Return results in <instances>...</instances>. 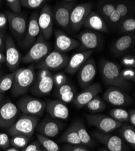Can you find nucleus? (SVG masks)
Here are the masks:
<instances>
[{
    "label": "nucleus",
    "mask_w": 135,
    "mask_h": 151,
    "mask_svg": "<svg viewBox=\"0 0 135 151\" xmlns=\"http://www.w3.org/2000/svg\"><path fill=\"white\" fill-rule=\"evenodd\" d=\"M35 67L31 64L27 67L21 68L15 71L11 94L15 97L21 96L27 93L36 80Z\"/></svg>",
    "instance_id": "obj_1"
},
{
    "label": "nucleus",
    "mask_w": 135,
    "mask_h": 151,
    "mask_svg": "<svg viewBox=\"0 0 135 151\" xmlns=\"http://www.w3.org/2000/svg\"><path fill=\"white\" fill-rule=\"evenodd\" d=\"M100 70L103 79L107 85L120 89H127L130 86V83L122 77L121 70L115 63L104 60L100 65Z\"/></svg>",
    "instance_id": "obj_2"
},
{
    "label": "nucleus",
    "mask_w": 135,
    "mask_h": 151,
    "mask_svg": "<svg viewBox=\"0 0 135 151\" xmlns=\"http://www.w3.org/2000/svg\"><path fill=\"white\" fill-rule=\"evenodd\" d=\"M39 121V117L23 114L7 130V132L11 137L22 135L30 138L33 136Z\"/></svg>",
    "instance_id": "obj_3"
},
{
    "label": "nucleus",
    "mask_w": 135,
    "mask_h": 151,
    "mask_svg": "<svg viewBox=\"0 0 135 151\" xmlns=\"http://www.w3.org/2000/svg\"><path fill=\"white\" fill-rule=\"evenodd\" d=\"M51 45L44 38L41 33L39 35L33 45L21 59L23 63L30 64L32 62H41L51 53Z\"/></svg>",
    "instance_id": "obj_4"
},
{
    "label": "nucleus",
    "mask_w": 135,
    "mask_h": 151,
    "mask_svg": "<svg viewBox=\"0 0 135 151\" xmlns=\"http://www.w3.org/2000/svg\"><path fill=\"white\" fill-rule=\"evenodd\" d=\"M47 104L44 100L30 96L21 97L17 103L18 109L23 114L42 117L46 109Z\"/></svg>",
    "instance_id": "obj_5"
},
{
    "label": "nucleus",
    "mask_w": 135,
    "mask_h": 151,
    "mask_svg": "<svg viewBox=\"0 0 135 151\" xmlns=\"http://www.w3.org/2000/svg\"><path fill=\"white\" fill-rule=\"evenodd\" d=\"M93 4L86 2L75 4L70 14V27L74 32H78L83 27L84 24L92 10Z\"/></svg>",
    "instance_id": "obj_6"
},
{
    "label": "nucleus",
    "mask_w": 135,
    "mask_h": 151,
    "mask_svg": "<svg viewBox=\"0 0 135 151\" xmlns=\"http://www.w3.org/2000/svg\"><path fill=\"white\" fill-rule=\"evenodd\" d=\"M69 57L66 53L58 52L56 50L51 52L41 62L38 63L36 67L38 70L57 71L66 68Z\"/></svg>",
    "instance_id": "obj_7"
},
{
    "label": "nucleus",
    "mask_w": 135,
    "mask_h": 151,
    "mask_svg": "<svg viewBox=\"0 0 135 151\" xmlns=\"http://www.w3.org/2000/svg\"><path fill=\"white\" fill-rule=\"evenodd\" d=\"M88 123L100 130L103 133L110 134L113 131L119 128L122 123L116 121L111 117L103 114H85Z\"/></svg>",
    "instance_id": "obj_8"
},
{
    "label": "nucleus",
    "mask_w": 135,
    "mask_h": 151,
    "mask_svg": "<svg viewBox=\"0 0 135 151\" xmlns=\"http://www.w3.org/2000/svg\"><path fill=\"white\" fill-rule=\"evenodd\" d=\"M75 4V1H64L58 4L52 10L53 20L58 26L65 30H68L70 27V14Z\"/></svg>",
    "instance_id": "obj_9"
},
{
    "label": "nucleus",
    "mask_w": 135,
    "mask_h": 151,
    "mask_svg": "<svg viewBox=\"0 0 135 151\" xmlns=\"http://www.w3.org/2000/svg\"><path fill=\"white\" fill-rule=\"evenodd\" d=\"M8 19L9 29L15 38L22 41L26 35L27 24L26 19L23 15L15 14L10 11H6L5 13Z\"/></svg>",
    "instance_id": "obj_10"
},
{
    "label": "nucleus",
    "mask_w": 135,
    "mask_h": 151,
    "mask_svg": "<svg viewBox=\"0 0 135 151\" xmlns=\"http://www.w3.org/2000/svg\"><path fill=\"white\" fill-rule=\"evenodd\" d=\"M6 63L11 73L15 71L21 61V55L18 49L15 42L10 35H7L6 37Z\"/></svg>",
    "instance_id": "obj_11"
},
{
    "label": "nucleus",
    "mask_w": 135,
    "mask_h": 151,
    "mask_svg": "<svg viewBox=\"0 0 135 151\" xmlns=\"http://www.w3.org/2000/svg\"><path fill=\"white\" fill-rule=\"evenodd\" d=\"M38 22L41 33L47 41L52 35L53 24L52 9L48 4H45L43 6L38 15Z\"/></svg>",
    "instance_id": "obj_12"
},
{
    "label": "nucleus",
    "mask_w": 135,
    "mask_h": 151,
    "mask_svg": "<svg viewBox=\"0 0 135 151\" xmlns=\"http://www.w3.org/2000/svg\"><path fill=\"white\" fill-rule=\"evenodd\" d=\"M19 114L18 106L12 102H7L0 106V128L8 129L17 121Z\"/></svg>",
    "instance_id": "obj_13"
},
{
    "label": "nucleus",
    "mask_w": 135,
    "mask_h": 151,
    "mask_svg": "<svg viewBox=\"0 0 135 151\" xmlns=\"http://www.w3.org/2000/svg\"><path fill=\"white\" fill-rule=\"evenodd\" d=\"M39 13L35 12L30 16L27 24V30L23 40L21 41V45L24 49L31 47L35 42L38 36L41 33L38 22Z\"/></svg>",
    "instance_id": "obj_14"
},
{
    "label": "nucleus",
    "mask_w": 135,
    "mask_h": 151,
    "mask_svg": "<svg viewBox=\"0 0 135 151\" xmlns=\"http://www.w3.org/2000/svg\"><path fill=\"white\" fill-rule=\"evenodd\" d=\"M92 136L110 151H125L126 150L124 140L118 136L101 132H93Z\"/></svg>",
    "instance_id": "obj_15"
},
{
    "label": "nucleus",
    "mask_w": 135,
    "mask_h": 151,
    "mask_svg": "<svg viewBox=\"0 0 135 151\" xmlns=\"http://www.w3.org/2000/svg\"><path fill=\"white\" fill-rule=\"evenodd\" d=\"M96 72L97 68L95 59L90 58L79 69L78 72V82L82 88L84 89L92 84Z\"/></svg>",
    "instance_id": "obj_16"
},
{
    "label": "nucleus",
    "mask_w": 135,
    "mask_h": 151,
    "mask_svg": "<svg viewBox=\"0 0 135 151\" xmlns=\"http://www.w3.org/2000/svg\"><path fill=\"white\" fill-rule=\"evenodd\" d=\"M55 48L56 51L58 52L65 53L80 45L78 40L68 36L65 32L61 30H55Z\"/></svg>",
    "instance_id": "obj_17"
},
{
    "label": "nucleus",
    "mask_w": 135,
    "mask_h": 151,
    "mask_svg": "<svg viewBox=\"0 0 135 151\" xmlns=\"http://www.w3.org/2000/svg\"><path fill=\"white\" fill-rule=\"evenodd\" d=\"M103 99L105 102L116 106H124L129 105L131 98L119 88L111 86L104 93Z\"/></svg>",
    "instance_id": "obj_18"
},
{
    "label": "nucleus",
    "mask_w": 135,
    "mask_h": 151,
    "mask_svg": "<svg viewBox=\"0 0 135 151\" xmlns=\"http://www.w3.org/2000/svg\"><path fill=\"white\" fill-rule=\"evenodd\" d=\"M102 90L100 83H93L84 89L82 91L75 96L73 102L78 108H81L86 105L90 100L97 96Z\"/></svg>",
    "instance_id": "obj_19"
},
{
    "label": "nucleus",
    "mask_w": 135,
    "mask_h": 151,
    "mask_svg": "<svg viewBox=\"0 0 135 151\" xmlns=\"http://www.w3.org/2000/svg\"><path fill=\"white\" fill-rule=\"evenodd\" d=\"M61 128V124L58 120L47 117L40 123H38L36 129L38 134L51 138L57 136Z\"/></svg>",
    "instance_id": "obj_20"
},
{
    "label": "nucleus",
    "mask_w": 135,
    "mask_h": 151,
    "mask_svg": "<svg viewBox=\"0 0 135 151\" xmlns=\"http://www.w3.org/2000/svg\"><path fill=\"white\" fill-rule=\"evenodd\" d=\"M46 110L51 117L56 120H67L70 115L69 108L59 99L49 100L47 104Z\"/></svg>",
    "instance_id": "obj_21"
},
{
    "label": "nucleus",
    "mask_w": 135,
    "mask_h": 151,
    "mask_svg": "<svg viewBox=\"0 0 135 151\" xmlns=\"http://www.w3.org/2000/svg\"><path fill=\"white\" fill-rule=\"evenodd\" d=\"M36 82L31 88V93L37 96H44L50 94L53 89V75L51 73L43 78H36Z\"/></svg>",
    "instance_id": "obj_22"
},
{
    "label": "nucleus",
    "mask_w": 135,
    "mask_h": 151,
    "mask_svg": "<svg viewBox=\"0 0 135 151\" xmlns=\"http://www.w3.org/2000/svg\"><path fill=\"white\" fill-rule=\"evenodd\" d=\"M92 53V50H85L73 55L65 68L66 72L71 75L75 74L90 58Z\"/></svg>",
    "instance_id": "obj_23"
},
{
    "label": "nucleus",
    "mask_w": 135,
    "mask_h": 151,
    "mask_svg": "<svg viewBox=\"0 0 135 151\" xmlns=\"http://www.w3.org/2000/svg\"><path fill=\"white\" fill-rule=\"evenodd\" d=\"M80 49L85 50H92L96 48L100 45V36L95 32L89 30L81 31L78 35Z\"/></svg>",
    "instance_id": "obj_24"
},
{
    "label": "nucleus",
    "mask_w": 135,
    "mask_h": 151,
    "mask_svg": "<svg viewBox=\"0 0 135 151\" xmlns=\"http://www.w3.org/2000/svg\"><path fill=\"white\" fill-rule=\"evenodd\" d=\"M84 27L101 32H108V27L104 19L97 12L92 10L85 20Z\"/></svg>",
    "instance_id": "obj_25"
},
{
    "label": "nucleus",
    "mask_w": 135,
    "mask_h": 151,
    "mask_svg": "<svg viewBox=\"0 0 135 151\" xmlns=\"http://www.w3.org/2000/svg\"><path fill=\"white\" fill-rule=\"evenodd\" d=\"M134 39V33L122 36L114 43L112 48L113 52L116 55L123 54L132 46Z\"/></svg>",
    "instance_id": "obj_26"
},
{
    "label": "nucleus",
    "mask_w": 135,
    "mask_h": 151,
    "mask_svg": "<svg viewBox=\"0 0 135 151\" xmlns=\"http://www.w3.org/2000/svg\"><path fill=\"white\" fill-rule=\"evenodd\" d=\"M56 94L59 100L65 104L73 102L76 96L75 88L68 82L57 88Z\"/></svg>",
    "instance_id": "obj_27"
},
{
    "label": "nucleus",
    "mask_w": 135,
    "mask_h": 151,
    "mask_svg": "<svg viewBox=\"0 0 135 151\" xmlns=\"http://www.w3.org/2000/svg\"><path fill=\"white\" fill-rule=\"evenodd\" d=\"M73 123L75 124L81 145L85 146H92L94 145V140L87 131L85 125L81 122H77Z\"/></svg>",
    "instance_id": "obj_28"
},
{
    "label": "nucleus",
    "mask_w": 135,
    "mask_h": 151,
    "mask_svg": "<svg viewBox=\"0 0 135 151\" xmlns=\"http://www.w3.org/2000/svg\"><path fill=\"white\" fill-rule=\"evenodd\" d=\"M97 14H99L105 21H107L109 17L116 9L115 1H101L97 4Z\"/></svg>",
    "instance_id": "obj_29"
},
{
    "label": "nucleus",
    "mask_w": 135,
    "mask_h": 151,
    "mask_svg": "<svg viewBox=\"0 0 135 151\" xmlns=\"http://www.w3.org/2000/svg\"><path fill=\"white\" fill-rule=\"evenodd\" d=\"M61 140L69 145H81L74 123H73L64 132L63 135L61 137Z\"/></svg>",
    "instance_id": "obj_30"
},
{
    "label": "nucleus",
    "mask_w": 135,
    "mask_h": 151,
    "mask_svg": "<svg viewBox=\"0 0 135 151\" xmlns=\"http://www.w3.org/2000/svg\"><path fill=\"white\" fill-rule=\"evenodd\" d=\"M119 133L122 138L133 148L135 147V129L131 124H124L120 127Z\"/></svg>",
    "instance_id": "obj_31"
},
{
    "label": "nucleus",
    "mask_w": 135,
    "mask_h": 151,
    "mask_svg": "<svg viewBox=\"0 0 135 151\" xmlns=\"http://www.w3.org/2000/svg\"><path fill=\"white\" fill-rule=\"evenodd\" d=\"M85 106L93 114H96L105 110L107 108V105L103 99L96 96Z\"/></svg>",
    "instance_id": "obj_32"
},
{
    "label": "nucleus",
    "mask_w": 135,
    "mask_h": 151,
    "mask_svg": "<svg viewBox=\"0 0 135 151\" xmlns=\"http://www.w3.org/2000/svg\"><path fill=\"white\" fill-rule=\"evenodd\" d=\"M36 137L45 151H62L58 145L51 138L43 136L39 134H36Z\"/></svg>",
    "instance_id": "obj_33"
},
{
    "label": "nucleus",
    "mask_w": 135,
    "mask_h": 151,
    "mask_svg": "<svg viewBox=\"0 0 135 151\" xmlns=\"http://www.w3.org/2000/svg\"><path fill=\"white\" fill-rule=\"evenodd\" d=\"M15 74V71H14L3 76L0 79V94H3L11 90L13 85Z\"/></svg>",
    "instance_id": "obj_34"
},
{
    "label": "nucleus",
    "mask_w": 135,
    "mask_h": 151,
    "mask_svg": "<svg viewBox=\"0 0 135 151\" xmlns=\"http://www.w3.org/2000/svg\"><path fill=\"white\" fill-rule=\"evenodd\" d=\"M110 117L120 123L129 122V112L121 108H115L109 111Z\"/></svg>",
    "instance_id": "obj_35"
},
{
    "label": "nucleus",
    "mask_w": 135,
    "mask_h": 151,
    "mask_svg": "<svg viewBox=\"0 0 135 151\" xmlns=\"http://www.w3.org/2000/svg\"><path fill=\"white\" fill-rule=\"evenodd\" d=\"M30 138L22 135H18L12 137V138L10 139V145L12 147L22 149L30 143Z\"/></svg>",
    "instance_id": "obj_36"
},
{
    "label": "nucleus",
    "mask_w": 135,
    "mask_h": 151,
    "mask_svg": "<svg viewBox=\"0 0 135 151\" xmlns=\"http://www.w3.org/2000/svg\"><path fill=\"white\" fill-rule=\"evenodd\" d=\"M121 32L124 33H134L135 30V19L133 17L126 18L120 22Z\"/></svg>",
    "instance_id": "obj_37"
},
{
    "label": "nucleus",
    "mask_w": 135,
    "mask_h": 151,
    "mask_svg": "<svg viewBox=\"0 0 135 151\" xmlns=\"http://www.w3.org/2000/svg\"><path fill=\"white\" fill-rule=\"evenodd\" d=\"M19 2L21 6L30 9L40 8L45 3L44 0H21Z\"/></svg>",
    "instance_id": "obj_38"
},
{
    "label": "nucleus",
    "mask_w": 135,
    "mask_h": 151,
    "mask_svg": "<svg viewBox=\"0 0 135 151\" xmlns=\"http://www.w3.org/2000/svg\"><path fill=\"white\" fill-rule=\"evenodd\" d=\"M116 10L118 12L121 18V21L127 18L129 13V6L126 3L122 1H115Z\"/></svg>",
    "instance_id": "obj_39"
},
{
    "label": "nucleus",
    "mask_w": 135,
    "mask_h": 151,
    "mask_svg": "<svg viewBox=\"0 0 135 151\" xmlns=\"http://www.w3.org/2000/svg\"><path fill=\"white\" fill-rule=\"evenodd\" d=\"M6 3L12 13L15 14H21V5L19 0H7Z\"/></svg>",
    "instance_id": "obj_40"
},
{
    "label": "nucleus",
    "mask_w": 135,
    "mask_h": 151,
    "mask_svg": "<svg viewBox=\"0 0 135 151\" xmlns=\"http://www.w3.org/2000/svg\"><path fill=\"white\" fill-rule=\"evenodd\" d=\"M53 81L55 86L58 88L67 82V78L64 73H58L53 76Z\"/></svg>",
    "instance_id": "obj_41"
},
{
    "label": "nucleus",
    "mask_w": 135,
    "mask_h": 151,
    "mask_svg": "<svg viewBox=\"0 0 135 151\" xmlns=\"http://www.w3.org/2000/svg\"><path fill=\"white\" fill-rule=\"evenodd\" d=\"M63 151H91L88 147L82 145H66L63 147Z\"/></svg>",
    "instance_id": "obj_42"
},
{
    "label": "nucleus",
    "mask_w": 135,
    "mask_h": 151,
    "mask_svg": "<svg viewBox=\"0 0 135 151\" xmlns=\"http://www.w3.org/2000/svg\"><path fill=\"white\" fill-rule=\"evenodd\" d=\"M121 74L122 77H123L126 81H135V70L134 68H128L124 69L123 70L121 71Z\"/></svg>",
    "instance_id": "obj_43"
},
{
    "label": "nucleus",
    "mask_w": 135,
    "mask_h": 151,
    "mask_svg": "<svg viewBox=\"0 0 135 151\" xmlns=\"http://www.w3.org/2000/svg\"><path fill=\"white\" fill-rule=\"evenodd\" d=\"M21 151H43V149L37 140L29 143Z\"/></svg>",
    "instance_id": "obj_44"
},
{
    "label": "nucleus",
    "mask_w": 135,
    "mask_h": 151,
    "mask_svg": "<svg viewBox=\"0 0 135 151\" xmlns=\"http://www.w3.org/2000/svg\"><path fill=\"white\" fill-rule=\"evenodd\" d=\"M121 62L122 65L128 68H135V59L132 55H126L122 59Z\"/></svg>",
    "instance_id": "obj_45"
},
{
    "label": "nucleus",
    "mask_w": 135,
    "mask_h": 151,
    "mask_svg": "<svg viewBox=\"0 0 135 151\" xmlns=\"http://www.w3.org/2000/svg\"><path fill=\"white\" fill-rule=\"evenodd\" d=\"M121 21V18L120 17L119 14L118 12L115 9L113 13L110 15L108 19V23L110 25H113V26H116V25L120 23Z\"/></svg>",
    "instance_id": "obj_46"
},
{
    "label": "nucleus",
    "mask_w": 135,
    "mask_h": 151,
    "mask_svg": "<svg viewBox=\"0 0 135 151\" xmlns=\"http://www.w3.org/2000/svg\"><path fill=\"white\" fill-rule=\"evenodd\" d=\"M10 138L6 133L0 132V148L6 149L10 146Z\"/></svg>",
    "instance_id": "obj_47"
},
{
    "label": "nucleus",
    "mask_w": 135,
    "mask_h": 151,
    "mask_svg": "<svg viewBox=\"0 0 135 151\" xmlns=\"http://www.w3.org/2000/svg\"><path fill=\"white\" fill-rule=\"evenodd\" d=\"M6 32L4 30H0V52L5 50L6 44Z\"/></svg>",
    "instance_id": "obj_48"
},
{
    "label": "nucleus",
    "mask_w": 135,
    "mask_h": 151,
    "mask_svg": "<svg viewBox=\"0 0 135 151\" xmlns=\"http://www.w3.org/2000/svg\"><path fill=\"white\" fill-rule=\"evenodd\" d=\"M8 23L7 17L6 14L0 13V30H4Z\"/></svg>",
    "instance_id": "obj_49"
},
{
    "label": "nucleus",
    "mask_w": 135,
    "mask_h": 151,
    "mask_svg": "<svg viewBox=\"0 0 135 151\" xmlns=\"http://www.w3.org/2000/svg\"><path fill=\"white\" fill-rule=\"evenodd\" d=\"M129 112V122L132 127H135V110L134 109H130Z\"/></svg>",
    "instance_id": "obj_50"
},
{
    "label": "nucleus",
    "mask_w": 135,
    "mask_h": 151,
    "mask_svg": "<svg viewBox=\"0 0 135 151\" xmlns=\"http://www.w3.org/2000/svg\"><path fill=\"white\" fill-rule=\"evenodd\" d=\"M6 61V57L5 55L0 52V64H1L2 63Z\"/></svg>",
    "instance_id": "obj_51"
},
{
    "label": "nucleus",
    "mask_w": 135,
    "mask_h": 151,
    "mask_svg": "<svg viewBox=\"0 0 135 151\" xmlns=\"http://www.w3.org/2000/svg\"><path fill=\"white\" fill-rule=\"evenodd\" d=\"M4 151H21V150H20V149L15 148L14 147H11L7 148Z\"/></svg>",
    "instance_id": "obj_52"
},
{
    "label": "nucleus",
    "mask_w": 135,
    "mask_h": 151,
    "mask_svg": "<svg viewBox=\"0 0 135 151\" xmlns=\"http://www.w3.org/2000/svg\"><path fill=\"white\" fill-rule=\"evenodd\" d=\"M4 98V95L3 94H0V105H1V103Z\"/></svg>",
    "instance_id": "obj_53"
},
{
    "label": "nucleus",
    "mask_w": 135,
    "mask_h": 151,
    "mask_svg": "<svg viewBox=\"0 0 135 151\" xmlns=\"http://www.w3.org/2000/svg\"><path fill=\"white\" fill-rule=\"evenodd\" d=\"M97 151H110L109 150H108L107 149H106V148H100V149H98V150Z\"/></svg>",
    "instance_id": "obj_54"
},
{
    "label": "nucleus",
    "mask_w": 135,
    "mask_h": 151,
    "mask_svg": "<svg viewBox=\"0 0 135 151\" xmlns=\"http://www.w3.org/2000/svg\"><path fill=\"white\" fill-rule=\"evenodd\" d=\"M1 77H2V74H1V73L0 72V79H1Z\"/></svg>",
    "instance_id": "obj_55"
},
{
    "label": "nucleus",
    "mask_w": 135,
    "mask_h": 151,
    "mask_svg": "<svg viewBox=\"0 0 135 151\" xmlns=\"http://www.w3.org/2000/svg\"><path fill=\"white\" fill-rule=\"evenodd\" d=\"M1 64H0V68H1Z\"/></svg>",
    "instance_id": "obj_56"
},
{
    "label": "nucleus",
    "mask_w": 135,
    "mask_h": 151,
    "mask_svg": "<svg viewBox=\"0 0 135 151\" xmlns=\"http://www.w3.org/2000/svg\"><path fill=\"white\" fill-rule=\"evenodd\" d=\"M1 1H0V3H1Z\"/></svg>",
    "instance_id": "obj_57"
},
{
    "label": "nucleus",
    "mask_w": 135,
    "mask_h": 151,
    "mask_svg": "<svg viewBox=\"0 0 135 151\" xmlns=\"http://www.w3.org/2000/svg\"><path fill=\"white\" fill-rule=\"evenodd\" d=\"M43 151H45V150H44V149H43Z\"/></svg>",
    "instance_id": "obj_58"
},
{
    "label": "nucleus",
    "mask_w": 135,
    "mask_h": 151,
    "mask_svg": "<svg viewBox=\"0 0 135 151\" xmlns=\"http://www.w3.org/2000/svg\"><path fill=\"white\" fill-rule=\"evenodd\" d=\"M0 150H1V148H0Z\"/></svg>",
    "instance_id": "obj_59"
}]
</instances>
